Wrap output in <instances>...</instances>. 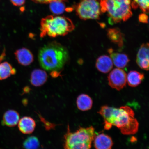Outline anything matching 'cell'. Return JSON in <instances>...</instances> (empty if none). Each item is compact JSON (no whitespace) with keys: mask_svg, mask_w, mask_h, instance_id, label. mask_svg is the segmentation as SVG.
<instances>
[{"mask_svg":"<svg viewBox=\"0 0 149 149\" xmlns=\"http://www.w3.org/2000/svg\"><path fill=\"white\" fill-rule=\"evenodd\" d=\"M48 75L45 71L36 69L31 72L30 82L31 84L35 87H40L44 84L47 81Z\"/></svg>","mask_w":149,"mask_h":149,"instance_id":"obj_12","label":"cell"},{"mask_svg":"<svg viewBox=\"0 0 149 149\" xmlns=\"http://www.w3.org/2000/svg\"><path fill=\"white\" fill-rule=\"evenodd\" d=\"M75 28L70 18L64 16L49 15L42 18L40 22V37H56L65 36Z\"/></svg>","mask_w":149,"mask_h":149,"instance_id":"obj_3","label":"cell"},{"mask_svg":"<svg viewBox=\"0 0 149 149\" xmlns=\"http://www.w3.org/2000/svg\"><path fill=\"white\" fill-rule=\"evenodd\" d=\"M20 120L19 113L14 110L7 111L3 115L2 124L9 127H13L17 125Z\"/></svg>","mask_w":149,"mask_h":149,"instance_id":"obj_15","label":"cell"},{"mask_svg":"<svg viewBox=\"0 0 149 149\" xmlns=\"http://www.w3.org/2000/svg\"><path fill=\"white\" fill-rule=\"evenodd\" d=\"M139 21L141 23H148V17L146 14H143L140 15L139 16Z\"/></svg>","mask_w":149,"mask_h":149,"instance_id":"obj_23","label":"cell"},{"mask_svg":"<svg viewBox=\"0 0 149 149\" xmlns=\"http://www.w3.org/2000/svg\"><path fill=\"white\" fill-rule=\"evenodd\" d=\"M100 4L102 13H107L111 25L126 21L133 14L130 0H101Z\"/></svg>","mask_w":149,"mask_h":149,"instance_id":"obj_4","label":"cell"},{"mask_svg":"<svg viewBox=\"0 0 149 149\" xmlns=\"http://www.w3.org/2000/svg\"><path fill=\"white\" fill-rule=\"evenodd\" d=\"M93 141L96 149H111L113 144L111 137L104 133L95 135Z\"/></svg>","mask_w":149,"mask_h":149,"instance_id":"obj_13","label":"cell"},{"mask_svg":"<svg viewBox=\"0 0 149 149\" xmlns=\"http://www.w3.org/2000/svg\"><path fill=\"white\" fill-rule=\"evenodd\" d=\"M14 54L19 64L23 66H29L34 60L32 53L26 48H22L16 50Z\"/></svg>","mask_w":149,"mask_h":149,"instance_id":"obj_9","label":"cell"},{"mask_svg":"<svg viewBox=\"0 0 149 149\" xmlns=\"http://www.w3.org/2000/svg\"><path fill=\"white\" fill-rule=\"evenodd\" d=\"M32 1L36 3L47 4L53 1H66V0H32Z\"/></svg>","mask_w":149,"mask_h":149,"instance_id":"obj_25","label":"cell"},{"mask_svg":"<svg viewBox=\"0 0 149 149\" xmlns=\"http://www.w3.org/2000/svg\"><path fill=\"white\" fill-rule=\"evenodd\" d=\"M64 1H53L50 3V9L53 14L56 15L62 14L65 11H66V8Z\"/></svg>","mask_w":149,"mask_h":149,"instance_id":"obj_20","label":"cell"},{"mask_svg":"<svg viewBox=\"0 0 149 149\" xmlns=\"http://www.w3.org/2000/svg\"><path fill=\"white\" fill-rule=\"evenodd\" d=\"M92 126L80 127L74 132H71L69 126L64 135V149H90L95 136Z\"/></svg>","mask_w":149,"mask_h":149,"instance_id":"obj_5","label":"cell"},{"mask_svg":"<svg viewBox=\"0 0 149 149\" xmlns=\"http://www.w3.org/2000/svg\"><path fill=\"white\" fill-rule=\"evenodd\" d=\"M38 58L40 65L44 69L58 71L63 68L68 61L69 54L65 47L54 41L40 48Z\"/></svg>","mask_w":149,"mask_h":149,"instance_id":"obj_2","label":"cell"},{"mask_svg":"<svg viewBox=\"0 0 149 149\" xmlns=\"http://www.w3.org/2000/svg\"><path fill=\"white\" fill-rule=\"evenodd\" d=\"M16 72V70L9 63H0V80L6 79Z\"/></svg>","mask_w":149,"mask_h":149,"instance_id":"obj_19","label":"cell"},{"mask_svg":"<svg viewBox=\"0 0 149 149\" xmlns=\"http://www.w3.org/2000/svg\"><path fill=\"white\" fill-rule=\"evenodd\" d=\"M149 0H133L131 3V7L134 9L139 8L142 12L148 13L149 12Z\"/></svg>","mask_w":149,"mask_h":149,"instance_id":"obj_22","label":"cell"},{"mask_svg":"<svg viewBox=\"0 0 149 149\" xmlns=\"http://www.w3.org/2000/svg\"><path fill=\"white\" fill-rule=\"evenodd\" d=\"M76 104L80 110L85 111L89 110L92 108L93 101L88 95L82 94L78 96L76 100Z\"/></svg>","mask_w":149,"mask_h":149,"instance_id":"obj_18","label":"cell"},{"mask_svg":"<svg viewBox=\"0 0 149 149\" xmlns=\"http://www.w3.org/2000/svg\"><path fill=\"white\" fill-rule=\"evenodd\" d=\"M5 56V52H3V53L0 56V62L3 60V58H4Z\"/></svg>","mask_w":149,"mask_h":149,"instance_id":"obj_26","label":"cell"},{"mask_svg":"<svg viewBox=\"0 0 149 149\" xmlns=\"http://www.w3.org/2000/svg\"><path fill=\"white\" fill-rule=\"evenodd\" d=\"M108 52L113 64L117 68H123L127 66L130 60L126 54L114 52L111 48L108 50Z\"/></svg>","mask_w":149,"mask_h":149,"instance_id":"obj_11","label":"cell"},{"mask_svg":"<svg viewBox=\"0 0 149 149\" xmlns=\"http://www.w3.org/2000/svg\"><path fill=\"white\" fill-rule=\"evenodd\" d=\"M40 146V141L35 136L28 137L23 143V147L25 149H38Z\"/></svg>","mask_w":149,"mask_h":149,"instance_id":"obj_21","label":"cell"},{"mask_svg":"<svg viewBox=\"0 0 149 149\" xmlns=\"http://www.w3.org/2000/svg\"><path fill=\"white\" fill-rule=\"evenodd\" d=\"M107 35L111 41L117 45L119 47H122L124 44V35L120 29L117 28L107 29Z\"/></svg>","mask_w":149,"mask_h":149,"instance_id":"obj_16","label":"cell"},{"mask_svg":"<svg viewBox=\"0 0 149 149\" xmlns=\"http://www.w3.org/2000/svg\"><path fill=\"white\" fill-rule=\"evenodd\" d=\"M11 3L14 6H20L23 5L25 3V0H10Z\"/></svg>","mask_w":149,"mask_h":149,"instance_id":"obj_24","label":"cell"},{"mask_svg":"<svg viewBox=\"0 0 149 149\" xmlns=\"http://www.w3.org/2000/svg\"><path fill=\"white\" fill-rule=\"evenodd\" d=\"M108 81L112 88L120 90L126 86V74L122 69L115 68L110 72L108 76Z\"/></svg>","mask_w":149,"mask_h":149,"instance_id":"obj_7","label":"cell"},{"mask_svg":"<svg viewBox=\"0 0 149 149\" xmlns=\"http://www.w3.org/2000/svg\"><path fill=\"white\" fill-rule=\"evenodd\" d=\"M101 0H81L76 7V14L81 19H99L101 13Z\"/></svg>","mask_w":149,"mask_h":149,"instance_id":"obj_6","label":"cell"},{"mask_svg":"<svg viewBox=\"0 0 149 149\" xmlns=\"http://www.w3.org/2000/svg\"><path fill=\"white\" fill-rule=\"evenodd\" d=\"M99 113L104 119L105 130H109L114 126L125 135L134 134L138 130L139 123L135 118L134 113L128 106L117 108L104 106Z\"/></svg>","mask_w":149,"mask_h":149,"instance_id":"obj_1","label":"cell"},{"mask_svg":"<svg viewBox=\"0 0 149 149\" xmlns=\"http://www.w3.org/2000/svg\"><path fill=\"white\" fill-rule=\"evenodd\" d=\"M144 79V74L136 70L130 71L127 75V82L132 87L139 86Z\"/></svg>","mask_w":149,"mask_h":149,"instance_id":"obj_17","label":"cell"},{"mask_svg":"<svg viewBox=\"0 0 149 149\" xmlns=\"http://www.w3.org/2000/svg\"><path fill=\"white\" fill-rule=\"evenodd\" d=\"M113 62L109 56L104 55L100 56L97 59L96 67L99 71L104 73L109 72L113 68Z\"/></svg>","mask_w":149,"mask_h":149,"instance_id":"obj_14","label":"cell"},{"mask_svg":"<svg viewBox=\"0 0 149 149\" xmlns=\"http://www.w3.org/2000/svg\"><path fill=\"white\" fill-rule=\"evenodd\" d=\"M149 44L141 45L137 55V64L141 69L148 71L149 70Z\"/></svg>","mask_w":149,"mask_h":149,"instance_id":"obj_8","label":"cell"},{"mask_svg":"<svg viewBox=\"0 0 149 149\" xmlns=\"http://www.w3.org/2000/svg\"><path fill=\"white\" fill-rule=\"evenodd\" d=\"M18 124L20 131L25 134L33 133L36 126L35 120L31 117L28 116L24 117L20 119Z\"/></svg>","mask_w":149,"mask_h":149,"instance_id":"obj_10","label":"cell"}]
</instances>
